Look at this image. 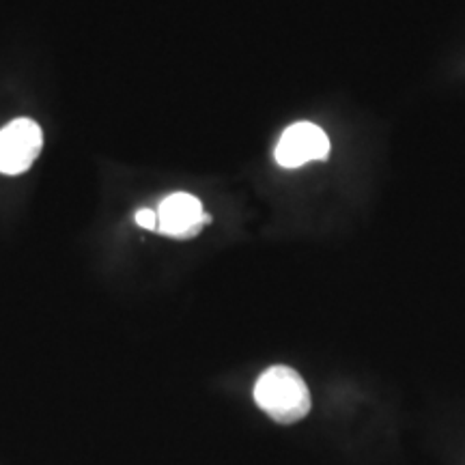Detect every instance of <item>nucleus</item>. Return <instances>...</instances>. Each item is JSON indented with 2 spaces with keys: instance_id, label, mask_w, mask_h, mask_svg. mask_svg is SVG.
<instances>
[{
  "instance_id": "obj_4",
  "label": "nucleus",
  "mask_w": 465,
  "mask_h": 465,
  "mask_svg": "<svg viewBox=\"0 0 465 465\" xmlns=\"http://www.w3.org/2000/svg\"><path fill=\"white\" fill-rule=\"evenodd\" d=\"M212 223V218L203 212L201 201L196 196L177 192L166 196L158 209V231L174 240H190L203 231V226Z\"/></svg>"
},
{
  "instance_id": "obj_1",
  "label": "nucleus",
  "mask_w": 465,
  "mask_h": 465,
  "mask_svg": "<svg viewBox=\"0 0 465 465\" xmlns=\"http://www.w3.org/2000/svg\"><path fill=\"white\" fill-rule=\"evenodd\" d=\"M254 401L272 420L281 424L300 422L312 405L306 381L291 366L267 369L254 386Z\"/></svg>"
},
{
  "instance_id": "obj_2",
  "label": "nucleus",
  "mask_w": 465,
  "mask_h": 465,
  "mask_svg": "<svg viewBox=\"0 0 465 465\" xmlns=\"http://www.w3.org/2000/svg\"><path fill=\"white\" fill-rule=\"evenodd\" d=\"M44 134L37 121L15 119L0 130V173H26L42 153Z\"/></svg>"
},
{
  "instance_id": "obj_5",
  "label": "nucleus",
  "mask_w": 465,
  "mask_h": 465,
  "mask_svg": "<svg viewBox=\"0 0 465 465\" xmlns=\"http://www.w3.org/2000/svg\"><path fill=\"white\" fill-rule=\"evenodd\" d=\"M134 223L147 231H155L158 229V213H155L153 209H141V212H136V216H134Z\"/></svg>"
},
{
  "instance_id": "obj_3",
  "label": "nucleus",
  "mask_w": 465,
  "mask_h": 465,
  "mask_svg": "<svg viewBox=\"0 0 465 465\" xmlns=\"http://www.w3.org/2000/svg\"><path fill=\"white\" fill-rule=\"evenodd\" d=\"M274 158L282 168H300L308 162L330 158V138L322 127L308 121L289 125L276 144Z\"/></svg>"
}]
</instances>
